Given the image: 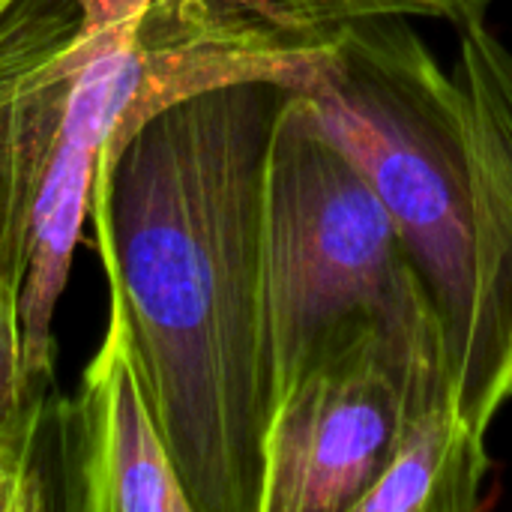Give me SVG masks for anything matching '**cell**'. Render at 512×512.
<instances>
[{
    "label": "cell",
    "mask_w": 512,
    "mask_h": 512,
    "mask_svg": "<svg viewBox=\"0 0 512 512\" xmlns=\"http://www.w3.org/2000/svg\"><path fill=\"white\" fill-rule=\"evenodd\" d=\"M39 378H54V375H27L18 300L0 297V429L18 414V408L27 399V390Z\"/></svg>",
    "instance_id": "9"
},
{
    "label": "cell",
    "mask_w": 512,
    "mask_h": 512,
    "mask_svg": "<svg viewBox=\"0 0 512 512\" xmlns=\"http://www.w3.org/2000/svg\"><path fill=\"white\" fill-rule=\"evenodd\" d=\"M261 267L270 411L324 336L423 288L387 204L297 90L267 144Z\"/></svg>",
    "instance_id": "3"
},
{
    "label": "cell",
    "mask_w": 512,
    "mask_h": 512,
    "mask_svg": "<svg viewBox=\"0 0 512 512\" xmlns=\"http://www.w3.org/2000/svg\"><path fill=\"white\" fill-rule=\"evenodd\" d=\"M492 474L489 441L459 420L444 357L411 384L387 468L354 512H471Z\"/></svg>",
    "instance_id": "6"
},
{
    "label": "cell",
    "mask_w": 512,
    "mask_h": 512,
    "mask_svg": "<svg viewBox=\"0 0 512 512\" xmlns=\"http://www.w3.org/2000/svg\"><path fill=\"white\" fill-rule=\"evenodd\" d=\"M303 99L387 204L441 321L453 408L489 441L512 402V48L471 18L447 69L414 18H357Z\"/></svg>",
    "instance_id": "2"
},
{
    "label": "cell",
    "mask_w": 512,
    "mask_h": 512,
    "mask_svg": "<svg viewBox=\"0 0 512 512\" xmlns=\"http://www.w3.org/2000/svg\"><path fill=\"white\" fill-rule=\"evenodd\" d=\"M438 357L444 336L426 285L396 312L324 336L270 411L258 512L357 510L387 468L414 375Z\"/></svg>",
    "instance_id": "4"
},
{
    "label": "cell",
    "mask_w": 512,
    "mask_h": 512,
    "mask_svg": "<svg viewBox=\"0 0 512 512\" xmlns=\"http://www.w3.org/2000/svg\"><path fill=\"white\" fill-rule=\"evenodd\" d=\"M288 87L225 84L153 114L96 174L90 219L195 512H258L270 420L264 165Z\"/></svg>",
    "instance_id": "1"
},
{
    "label": "cell",
    "mask_w": 512,
    "mask_h": 512,
    "mask_svg": "<svg viewBox=\"0 0 512 512\" xmlns=\"http://www.w3.org/2000/svg\"><path fill=\"white\" fill-rule=\"evenodd\" d=\"M108 324L78 396L66 399L69 510L195 512L153 414L126 306L108 288Z\"/></svg>",
    "instance_id": "5"
},
{
    "label": "cell",
    "mask_w": 512,
    "mask_h": 512,
    "mask_svg": "<svg viewBox=\"0 0 512 512\" xmlns=\"http://www.w3.org/2000/svg\"><path fill=\"white\" fill-rule=\"evenodd\" d=\"M51 507L69 510L66 396L54 378H39L0 429V510Z\"/></svg>",
    "instance_id": "7"
},
{
    "label": "cell",
    "mask_w": 512,
    "mask_h": 512,
    "mask_svg": "<svg viewBox=\"0 0 512 512\" xmlns=\"http://www.w3.org/2000/svg\"><path fill=\"white\" fill-rule=\"evenodd\" d=\"M270 9L294 27L303 30H336L357 18H426V21H447L453 27L486 18L492 0H267Z\"/></svg>",
    "instance_id": "8"
},
{
    "label": "cell",
    "mask_w": 512,
    "mask_h": 512,
    "mask_svg": "<svg viewBox=\"0 0 512 512\" xmlns=\"http://www.w3.org/2000/svg\"><path fill=\"white\" fill-rule=\"evenodd\" d=\"M3 6H6V0H0V9H3Z\"/></svg>",
    "instance_id": "10"
}]
</instances>
